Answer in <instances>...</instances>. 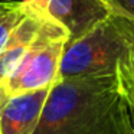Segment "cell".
Masks as SVG:
<instances>
[{
    "instance_id": "8fae6325",
    "label": "cell",
    "mask_w": 134,
    "mask_h": 134,
    "mask_svg": "<svg viewBox=\"0 0 134 134\" xmlns=\"http://www.w3.org/2000/svg\"><path fill=\"white\" fill-rule=\"evenodd\" d=\"M7 98H9V95H7V91H6V79L0 74V108L6 102Z\"/></svg>"
},
{
    "instance_id": "7a4b0ae2",
    "label": "cell",
    "mask_w": 134,
    "mask_h": 134,
    "mask_svg": "<svg viewBox=\"0 0 134 134\" xmlns=\"http://www.w3.org/2000/svg\"><path fill=\"white\" fill-rule=\"evenodd\" d=\"M133 53L134 20L114 12L81 38L66 43L59 79L118 75L131 65Z\"/></svg>"
},
{
    "instance_id": "6da1fadb",
    "label": "cell",
    "mask_w": 134,
    "mask_h": 134,
    "mask_svg": "<svg viewBox=\"0 0 134 134\" xmlns=\"http://www.w3.org/2000/svg\"><path fill=\"white\" fill-rule=\"evenodd\" d=\"M121 75L59 79L52 85L33 134H122Z\"/></svg>"
},
{
    "instance_id": "52a82bcc",
    "label": "cell",
    "mask_w": 134,
    "mask_h": 134,
    "mask_svg": "<svg viewBox=\"0 0 134 134\" xmlns=\"http://www.w3.org/2000/svg\"><path fill=\"white\" fill-rule=\"evenodd\" d=\"M26 12L27 9L23 2H0V53L6 48L16 27L25 19Z\"/></svg>"
},
{
    "instance_id": "277c9868",
    "label": "cell",
    "mask_w": 134,
    "mask_h": 134,
    "mask_svg": "<svg viewBox=\"0 0 134 134\" xmlns=\"http://www.w3.org/2000/svg\"><path fill=\"white\" fill-rule=\"evenodd\" d=\"M38 4L66 30L69 42L81 38L114 13L104 0H42Z\"/></svg>"
},
{
    "instance_id": "7c38bea8",
    "label": "cell",
    "mask_w": 134,
    "mask_h": 134,
    "mask_svg": "<svg viewBox=\"0 0 134 134\" xmlns=\"http://www.w3.org/2000/svg\"><path fill=\"white\" fill-rule=\"evenodd\" d=\"M25 3H38V2H42V0H22Z\"/></svg>"
},
{
    "instance_id": "9c48e42d",
    "label": "cell",
    "mask_w": 134,
    "mask_h": 134,
    "mask_svg": "<svg viewBox=\"0 0 134 134\" xmlns=\"http://www.w3.org/2000/svg\"><path fill=\"white\" fill-rule=\"evenodd\" d=\"M110 4L115 13L134 20V0H110Z\"/></svg>"
},
{
    "instance_id": "30bf717a",
    "label": "cell",
    "mask_w": 134,
    "mask_h": 134,
    "mask_svg": "<svg viewBox=\"0 0 134 134\" xmlns=\"http://www.w3.org/2000/svg\"><path fill=\"white\" fill-rule=\"evenodd\" d=\"M125 84V88L130 92V95L134 98V53H133V59H131V65L124 71V72L120 74Z\"/></svg>"
},
{
    "instance_id": "ba28073f",
    "label": "cell",
    "mask_w": 134,
    "mask_h": 134,
    "mask_svg": "<svg viewBox=\"0 0 134 134\" xmlns=\"http://www.w3.org/2000/svg\"><path fill=\"white\" fill-rule=\"evenodd\" d=\"M121 131L122 134H134V98L130 95L127 88H125V97L121 105Z\"/></svg>"
},
{
    "instance_id": "5b68a950",
    "label": "cell",
    "mask_w": 134,
    "mask_h": 134,
    "mask_svg": "<svg viewBox=\"0 0 134 134\" xmlns=\"http://www.w3.org/2000/svg\"><path fill=\"white\" fill-rule=\"evenodd\" d=\"M51 88L12 95L0 108L2 134H33Z\"/></svg>"
},
{
    "instance_id": "3957f363",
    "label": "cell",
    "mask_w": 134,
    "mask_h": 134,
    "mask_svg": "<svg viewBox=\"0 0 134 134\" xmlns=\"http://www.w3.org/2000/svg\"><path fill=\"white\" fill-rule=\"evenodd\" d=\"M68 42V32L58 22L51 19L6 79L7 95L12 97L52 88L59 79L62 55Z\"/></svg>"
},
{
    "instance_id": "4fadbf2b",
    "label": "cell",
    "mask_w": 134,
    "mask_h": 134,
    "mask_svg": "<svg viewBox=\"0 0 134 134\" xmlns=\"http://www.w3.org/2000/svg\"><path fill=\"white\" fill-rule=\"evenodd\" d=\"M104 2H105V3H108V4H110V0H104ZM110 6H111V4H110Z\"/></svg>"
},
{
    "instance_id": "8992f818",
    "label": "cell",
    "mask_w": 134,
    "mask_h": 134,
    "mask_svg": "<svg viewBox=\"0 0 134 134\" xmlns=\"http://www.w3.org/2000/svg\"><path fill=\"white\" fill-rule=\"evenodd\" d=\"M25 4L27 9L26 16L13 32L12 38L7 42L3 52L0 53V74L4 76V79L10 76V74L19 65V62L22 61L27 49L33 45V42L38 39V36L41 35L46 23L52 19L41 4Z\"/></svg>"
},
{
    "instance_id": "5bb4252c",
    "label": "cell",
    "mask_w": 134,
    "mask_h": 134,
    "mask_svg": "<svg viewBox=\"0 0 134 134\" xmlns=\"http://www.w3.org/2000/svg\"><path fill=\"white\" fill-rule=\"evenodd\" d=\"M0 134H2V128H0Z\"/></svg>"
}]
</instances>
